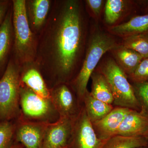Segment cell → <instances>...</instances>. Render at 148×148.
Wrapping results in <instances>:
<instances>
[{
    "instance_id": "obj_26",
    "label": "cell",
    "mask_w": 148,
    "mask_h": 148,
    "mask_svg": "<svg viewBox=\"0 0 148 148\" xmlns=\"http://www.w3.org/2000/svg\"><path fill=\"white\" fill-rule=\"evenodd\" d=\"M86 3L92 13L93 17L95 19L98 20L101 16L102 9L106 3L105 1L103 0H86Z\"/></svg>"
},
{
    "instance_id": "obj_11",
    "label": "cell",
    "mask_w": 148,
    "mask_h": 148,
    "mask_svg": "<svg viewBox=\"0 0 148 148\" xmlns=\"http://www.w3.org/2000/svg\"><path fill=\"white\" fill-rule=\"evenodd\" d=\"M138 12H140L138 1L107 0L104 6V22L108 27L116 26L125 14L138 15Z\"/></svg>"
},
{
    "instance_id": "obj_19",
    "label": "cell",
    "mask_w": 148,
    "mask_h": 148,
    "mask_svg": "<svg viewBox=\"0 0 148 148\" xmlns=\"http://www.w3.org/2000/svg\"><path fill=\"white\" fill-rule=\"evenodd\" d=\"M21 82L42 98L51 99L50 91L36 68L27 69L21 77Z\"/></svg>"
},
{
    "instance_id": "obj_1",
    "label": "cell",
    "mask_w": 148,
    "mask_h": 148,
    "mask_svg": "<svg viewBox=\"0 0 148 148\" xmlns=\"http://www.w3.org/2000/svg\"><path fill=\"white\" fill-rule=\"evenodd\" d=\"M86 21L80 1H56L40 30L34 64L57 77L58 84L68 83L82 63Z\"/></svg>"
},
{
    "instance_id": "obj_7",
    "label": "cell",
    "mask_w": 148,
    "mask_h": 148,
    "mask_svg": "<svg viewBox=\"0 0 148 148\" xmlns=\"http://www.w3.org/2000/svg\"><path fill=\"white\" fill-rule=\"evenodd\" d=\"M105 141L97 137L83 105L78 115L74 120L68 148H102Z\"/></svg>"
},
{
    "instance_id": "obj_6",
    "label": "cell",
    "mask_w": 148,
    "mask_h": 148,
    "mask_svg": "<svg viewBox=\"0 0 148 148\" xmlns=\"http://www.w3.org/2000/svg\"><path fill=\"white\" fill-rule=\"evenodd\" d=\"M19 94L21 111L27 119L48 123L55 111L57 112L51 99L42 98L21 82Z\"/></svg>"
},
{
    "instance_id": "obj_8",
    "label": "cell",
    "mask_w": 148,
    "mask_h": 148,
    "mask_svg": "<svg viewBox=\"0 0 148 148\" xmlns=\"http://www.w3.org/2000/svg\"><path fill=\"white\" fill-rule=\"evenodd\" d=\"M68 83L56 85L50 91L51 99L60 117L75 119L78 115L82 106L75 96Z\"/></svg>"
},
{
    "instance_id": "obj_31",
    "label": "cell",
    "mask_w": 148,
    "mask_h": 148,
    "mask_svg": "<svg viewBox=\"0 0 148 148\" xmlns=\"http://www.w3.org/2000/svg\"></svg>"
},
{
    "instance_id": "obj_5",
    "label": "cell",
    "mask_w": 148,
    "mask_h": 148,
    "mask_svg": "<svg viewBox=\"0 0 148 148\" xmlns=\"http://www.w3.org/2000/svg\"><path fill=\"white\" fill-rule=\"evenodd\" d=\"M20 67L14 58L0 79V119L10 121L19 112Z\"/></svg>"
},
{
    "instance_id": "obj_14",
    "label": "cell",
    "mask_w": 148,
    "mask_h": 148,
    "mask_svg": "<svg viewBox=\"0 0 148 148\" xmlns=\"http://www.w3.org/2000/svg\"><path fill=\"white\" fill-rule=\"evenodd\" d=\"M108 32L123 39L134 35L148 33V14H138L128 21L113 27H108Z\"/></svg>"
},
{
    "instance_id": "obj_29",
    "label": "cell",
    "mask_w": 148,
    "mask_h": 148,
    "mask_svg": "<svg viewBox=\"0 0 148 148\" xmlns=\"http://www.w3.org/2000/svg\"><path fill=\"white\" fill-rule=\"evenodd\" d=\"M10 148H24L21 145H13Z\"/></svg>"
},
{
    "instance_id": "obj_10",
    "label": "cell",
    "mask_w": 148,
    "mask_h": 148,
    "mask_svg": "<svg viewBox=\"0 0 148 148\" xmlns=\"http://www.w3.org/2000/svg\"><path fill=\"white\" fill-rule=\"evenodd\" d=\"M131 110L116 107L102 119L91 123L97 137L100 140L106 141L117 135L122 122Z\"/></svg>"
},
{
    "instance_id": "obj_16",
    "label": "cell",
    "mask_w": 148,
    "mask_h": 148,
    "mask_svg": "<svg viewBox=\"0 0 148 148\" xmlns=\"http://www.w3.org/2000/svg\"><path fill=\"white\" fill-rule=\"evenodd\" d=\"M51 5L49 0L26 1L27 14L30 16L32 31L33 29L34 32H38L42 28L48 16Z\"/></svg>"
},
{
    "instance_id": "obj_2",
    "label": "cell",
    "mask_w": 148,
    "mask_h": 148,
    "mask_svg": "<svg viewBox=\"0 0 148 148\" xmlns=\"http://www.w3.org/2000/svg\"><path fill=\"white\" fill-rule=\"evenodd\" d=\"M118 45L113 36L109 32H103L99 28L92 32L88 43L82 65L78 73L72 82V88L82 103L92 73L103 56Z\"/></svg>"
},
{
    "instance_id": "obj_18",
    "label": "cell",
    "mask_w": 148,
    "mask_h": 148,
    "mask_svg": "<svg viewBox=\"0 0 148 148\" xmlns=\"http://www.w3.org/2000/svg\"><path fill=\"white\" fill-rule=\"evenodd\" d=\"M90 78L92 80L90 95L104 103L113 105L114 98L108 83L103 74L95 70Z\"/></svg>"
},
{
    "instance_id": "obj_27",
    "label": "cell",
    "mask_w": 148,
    "mask_h": 148,
    "mask_svg": "<svg viewBox=\"0 0 148 148\" xmlns=\"http://www.w3.org/2000/svg\"><path fill=\"white\" fill-rule=\"evenodd\" d=\"M11 2L6 0H0V26L4 20L8 10L10 7Z\"/></svg>"
},
{
    "instance_id": "obj_4",
    "label": "cell",
    "mask_w": 148,
    "mask_h": 148,
    "mask_svg": "<svg viewBox=\"0 0 148 148\" xmlns=\"http://www.w3.org/2000/svg\"><path fill=\"white\" fill-rule=\"evenodd\" d=\"M99 64L95 70L103 74L108 83L114 96L113 106L140 111V104L127 75L113 57L104 58Z\"/></svg>"
},
{
    "instance_id": "obj_25",
    "label": "cell",
    "mask_w": 148,
    "mask_h": 148,
    "mask_svg": "<svg viewBox=\"0 0 148 148\" xmlns=\"http://www.w3.org/2000/svg\"><path fill=\"white\" fill-rule=\"evenodd\" d=\"M132 83L148 82V57L144 58L133 73L127 76Z\"/></svg>"
},
{
    "instance_id": "obj_20",
    "label": "cell",
    "mask_w": 148,
    "mask_h": 148,
    "mask_svg": "<svg viewBox=\"0 0 148 148\" xmlns=\"http://www.w3.org/2000/svg\"><path fill=\"white\" fill-rule=\"evenodd\" d=\"M13 32L12 5L0 26V69L3 65L9 52Z\"/></svg>"
},
{
    "instance_id": "obj_30",
    "label": "cell",
    "mask_w": 148,
    "mask_h": 148,
    "mask_svg": "<svg viewBox=\"0 0 148 148\" xmlns=\"http://www.w3.org/2000/svg\"><path fill=\"white\" fill-rule=\"evenodd\" d=\"M147 146L148 145V136L147 137Z\"/></svg>"
},
{
    "instance_id": "obj_9",
    "label": "cell",
    "mask_w": 148,
    "mask_h": 148,
    "mask_svg": "<svg viewBox=\"0 0 148 148\" xmlns=\"http://www.w3.org/2000/svg\"><path fill=\"white\" fill-rule=\"evenodd\" d=\"M74 120L60 117L46 124L42 148H68L73 131Z\"/></svg>"
},
{
    "instance_id": "obj_12",
    "label": "cell",
    "mask_w": 148,
    "mask_h": 148,
    "mask_svg": "<svg viewBox=\"0 0 148 148\" xmlns=\"http://www.w3.org/2000/svg\"><path fill=\"white\" fill-rule=\"evenodd\" d=\"M117 135L127 137L148 136V115L140 111L131 110L122 122Z\"/></svg>"
},
{
    "instance_id": "obj_17",
    "label": "cell",
    "mask_w": 148,
    "mask_h": 148,
    "mask_svg": "<svg viewBox=\"0 0 148 148\" xmlns=\"http://www.w3.org/2000/svg\"><path fill=\"white\" fill-rule=\"evenodd\" d=\"M88 117L91 123L100 120L114 108L113 105L93 98L87 90L82 101Z\"/></svg>"
},
{
    "instance_id": "obj_24",
    "label": "cell",
    "mask_w": 148,
    "mask_h": 148,
    "mask_svg": "<svg viewBox=\"0 0 148 148\" xmlns=\"http://www.w3.org/2000/svg\"><path fill=\"white\" fill-rule=\"evenodd\" d=\"M131 84L135 97L140 104V112L148 115V82Z\"/></svg>"
},
{
    "instance_id": "obj_13",
    "label": "cell",
    "mask_w": 148,
    "mask_h": 148,
    "mask_svg": "<svg viewBox=\"0 0 148 148\" xmlns=\"http://www.w3.org/2000/svg\"><path fill=\"white\" fill-rule=\"evenodd\" d=\"M47 123L26 122L16 130V138L24 148H42Z\"/></svg>"
},
{
    "instance_id": "obj_22",
    "label": "cell",
    "mask_w": 148,
    "mask_h": 148,
    "mask_svg": "<svg viewBox=\"0 0 148 148\" xmlns=\"http://www.w3.org/2000/svg\"><path fill=\"white\" fill-rule=\"evenodd\" d=\"M121 45L135 51L144 58L148 57V33L126 37L123 39Z\"/></svg>"
},
{
    "instance_id": "obj_23",
    "label": "cell",
    "mask_w": 148,
    "mask_h": 148,
    "mask_svg": "<svg viewBox=\"0 0 148 148\" xmlns=\"http://www.w3.org/2000/svg\"><path fill=\"white\" fill-rule=\"evenodd\" d=\"M15 130L14 125L9 121L0 122V148H10L13 146Z\"/></svg>"
},
{
    "instance_id": "obj_15",
    "label": "cell",
    "mask_w": 148,
    "mask_h": 148,
    "mask_svg": "<svg viewBox=\"0 0 148 148\" xmlns=\"http://www.w3.org/2000/svg\"><path fill=\"white\" fill-rule=\"evenodd\" d=\"M110 52L113 58L127 77L133 73L144 58L135 51L118 44Z\"/></svg>"
},
{
    "instance_id": "obj_21",
    "label": "cell",
    "mask_w": 148,
    "mask_h": 148,
    "mask_svg": "<svg viewBox=\"0 0 148 148\" xmlns=\"http://www.w3.org/2000/svg\"><path fill=\"white\" fill-rule=\"evenodd\" d=\"M147 146V138L116 135L106 140L102 148H139Z\"/></svg>"
},
{
    "instance_id": "obj_28",
    "label": "cell",
    "mask_w": 148,
    "mask_h": 148,
    "mask_svg": "<svg viewBox=\"0 0 148 148\" xmlns=\"http://www.w3.org/2000/svg\"><path fill=\"white\" fill-rule=\"evenodd\" d=\"M140 8V12L142 14H148V1H138Z\"/></svg>"
},
{
    "instance_id": "obj_3",
    "label": "cell",
    "mask_w": 148,
    "mask_h": 148,
    "mask_svg": "<svg viewBox=\"0 0 148 148\" xmlns=\"http://www.w3.org/2000/svg\"><path fill=\"white\" fill-rule=\"evenodd\" d=\"M12 3L14 59L21 68L34 64L37 38L30 27L26 1L13 0Z\"/></svg>"
}]
</instances>
